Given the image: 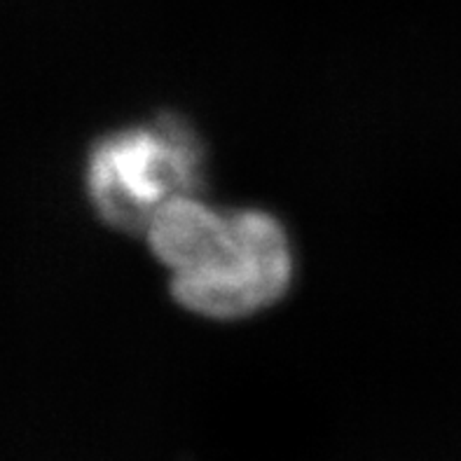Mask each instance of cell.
Instances as JSON below:
<instances>
[{"label": "cell", "mask_w": 461, "mask_h": 461, "mask_svg": "<svg viewBox=\"0 0 461 461\" xmlns=\"http://www.w3.org/2000/svg\"><path fill=\"white\" fill-rule=\"evenodd\" d=\"M202 159L197 134L178 117L115 131L89 152V202L111 228L143 234L171 199L199 193Z\"/></svg>", "instance_id": "2"}, {"label": "cell", "mask_w": 461, "mask_h": 461, "mask_svg": "<svg viewBox=\"0 0 461 461\" xmlns=\"http://www.w3.org/2000/svg\"><path fill=\"white\" fill-rule=\"evenodd\" d=\"M143 234L169 269L176 303L204 319H246L291 286V241L267 211H221L190 193L164 204Z\"/></svg>", "instance_id": "1"}]
</instances>
